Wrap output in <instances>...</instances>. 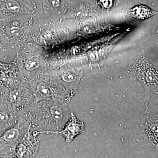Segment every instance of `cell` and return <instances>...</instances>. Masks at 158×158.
I'll return each instance as SVG.
<instances>
[{
    "mask_svg": "<svg viewBox=\"0 0 158 158\" xmlns=\"http://www.w3.org/2000/svg\"><path fill=\"white\" fill-rule=\"evenodd\" d=\"M31 128V116L27 110L21 112L16 123L0 135V144L9 150L15 157V148Z\"/></svg>",
    "mask_w": 158,
    "mask_h": 158,
    "instance_id": "cell-3",
    "label": "cell"
},
{
    "mask_svg": "<svg viewBox=\"0 0 158 158\" xmlns=\"http://www.w3.org/2000/svg\"><path fill=\"white\" fill-rule=\"evenodd\" d=\"M30 85L35 99L34 103L55 99L69 101L71 97L60 82L40 80L31 83Z\"/></svg>",
    "mask_w": 158,
    "mask_h": 158,
    "instance_id": "cell-4",
    "label": "cell"
},
{
    "mask_svg": "<svg viewBox=\"0 0 158 158\" xmlns=\"http://www.w3.org/2000/svg\"><path fill=\"white\" fill-rule=\"evenodd\" d=\"M85 124L77 118L73 113H70L67 123L62 129L57 131L51 132L50 134L61 135L65 138L66 143H70L78 135L85 131Z\"/></svg>",
    "mask_w": 158,
    "mask_h": 158,
    "instance_id": "cell-8",
    "label": "cell"
},
{
    "mask_svg": "<svg viewBox=\"0 0 158 158\" xmlns=\"http://www.w3.org/2000/svg\"><path fill=\"white\" fill-rule=\"evenodd\" d=\"M145 111L141 115V133L144 141L158 150V112L150 111L149 105H145Z\"/></svg>",
    "mask_w": 158,
    "mask_h": 158,
    "instance_id": "cell-6",
    "label": "cell"
},
{
    "mask_svg": "<svg viewBox=\"0 0 158 158\" xmlns=\"http://www.w3.org/2000/svg\"><path fill=\"white\" fill-rule=\"evenodd\" d=\"M21 112L12 110L6 102L2 100L0 104V135L16 123Z\"/></svg>",
    "mask_w": 158,
    "mask_h": 158,
    "instance_id": "cell-9",
    "label": "cell"
},
{
    "mask_svg": "<svg viewBox=\"0 0 158 158\" xmlns=\"http://www.w3.org/2000/svg\"><path fill=\"white\" fill-rule=\"evenodd\" d=\"M129 72L142 84L144 90V101L145 105H148L151 97L158 91V69L142 56L138 62L130 67Z\"/></svg>",
    "mask_w": 158,
    "mask_h": 158,
    "instance_id": "cell-2",
    "label": "cell"
},
{
    "mask_svg": "<svg viewBox=\"0 0 158 158\" xmlns=\"http://www.w3.org/2000/svg\"><path fill=\"white\" fill-rule=\"evenodd\" d=\"M128 13L138 21L144 20L157 14L149 7L143 5H137L128 10Z\"/></svg>",
    "mask_w": 158,
    "mask_h": 158,
    "instance_id": "cell-10",
    "label": "cell"
},
{
    "mask_svg": "<svg viewBox=\"0 0 158 158\" xmlns=\"http://www.w3.org/2000/svg\"><path fill=\"white\" fill-rule=\"evenodd\" d=\"M40 66V62L36 59H28L25 62L24 68L28 72H32L39 69Z\"/></svg>",
    "mask_w": 158,
    "mask_h": 158,
    "instance_id": "cell-11",
    "label": "cell"
},
{
    "mask_svg": "<svg viewBox=\"0 0 158 158\" xmlns=\"http://www.w3.org/2000/svg\"><path fill=\"white\" fill-rule=\"evenodd\" d=\"M115 0H97L98 5L102 9H109L113 7Z\"/></svg>",
    "mask_w": 158,
    "mask_h": 158,
    "instance_id": "cell-12",
    "label": "cell"
},
{
    "mask_svg": "<svg viewBox=\"0 0 158 158\" xmlns=\"http://www.w3.org/2000/svg\"><path fill=\"white\" fill-rule=\"evenodd\" d=\"M3 100L6 102L9 107L17 112L27 109L34 103V97L31 86L17 85L8 88Z\"/></svg>",
    "mask_w": 158,
    "mask_h": 158,
    "instance_id": "cell-5",
    "label": "cell"
},
{
    "mask_svg": "<svg viewBox=\"0 0 158 158\" xmlns=\"http://www.w3.org/2000/svg\"><path fill=\"white\" fill-rule=\"evenodd\" d=\"M26 110L31 116V130L37 135L62 129L70 115L68 101L61 99L41 100Z\"/></svg>",
    "mask_w": 158,
    "mask_h": 158,
    "instance_id": "cell-1",
    "label": "cell"
},
{
    "mask_svg": "<svg viewBox=\"0 0 158 158\" xmlns=\"http://www.w3.org/2000/svg\"><path fill=\"white\" fill-rule=\"evenodd\" d=\"M8 90V88L3 85L2 83H0V104L3 98L5 96Z\"/></svg>",
    "mask_w": 158,
    "mask_h": 158,
    "instance_id": "cell-13",
    "label": "cell"
},
{
    "mask_svg": "<svg viewBox=\"0 0 158 158\" xmlns=\"http://www.w3.org/2000/svg\"><path fill=\"white\" fill-rule=\"evenodd\" d=\"M37 135L31 129L25 138L17 145L15 150V157L33 158L37 154L39 142L36 139Z\"/></svg>",
    "mask_w": 158,
    "mask_h": 158,
    "instance_id": "cell-7",
    "label": "cell"
}]
</instances>
